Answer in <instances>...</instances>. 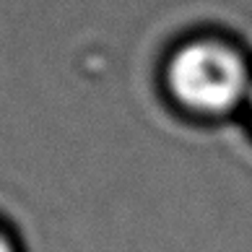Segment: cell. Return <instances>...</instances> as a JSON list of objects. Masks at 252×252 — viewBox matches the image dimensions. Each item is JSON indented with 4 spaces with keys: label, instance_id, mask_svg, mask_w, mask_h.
<instances>
[{
    "label": "cell",
    "instance_id": "6da1fadb",
    "mask_svg": "<svg viewBox=\"0 0 252 252\" xmlns=\"http://www.w3.org/2000/svg\"><path fill=\"white\" fill-rule=\"evenodd\" d=\"M164 86L174 104L192 117H234L247 104L252 63L229 39L195 36L180 42L166 58Z\"/></svg>",
    "mask_w": 252,
    "mask_h": 252
},
{
    "label": "cell",
    "instance_id": "7a4b0ae2",
    "mask_svg": "<svg viewBox=\"0 0 252 252\" xmlns=\"http://www.w3.org/2000/svg\"><path fill=\"white\" fill-rule=\"evenodd\" d=\"M0 252H18V247H16V242H13V237L8 234V231L0 226Z\"/></svg>",
    "mask_w": 252,
    "mask_h": 252
},
{
    "label": "cell",
    "instance_id": "3957f363",
    "mask_svg": "<svg viewBox=\"0 0 252 252\" xmlns=\"http://www.w3.org/2000/svg\"><path fill=\"white\" fill-rule=\"evenodd\" d=\"M245 115L250 120V125H252V89H250V96H247V104H245Z\"/></svg>",
    "mask_w": 252,
    "mask_h": 252
}]
</instances>
